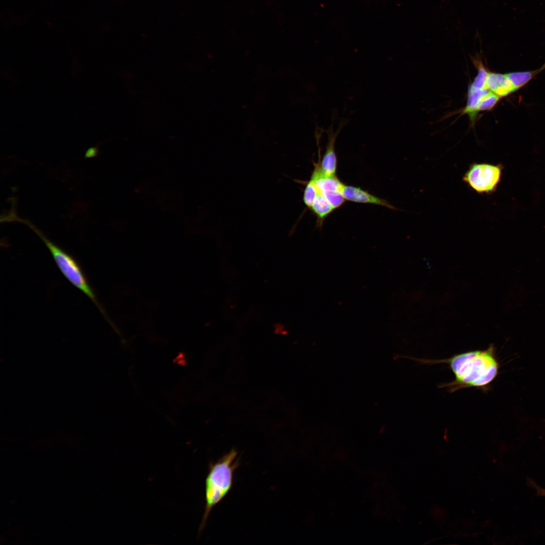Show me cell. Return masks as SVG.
Here are the masks:
<instances>
[{"label":"cell","mask_w":545,"mask_h":545,"mask_svg":"<svg viewBox=\"0 0 545 545\" xmlns=\"http://www.w3.org/2000/svg\"><path fill=\"white\" fill-rule=\"evenodd\" d=\"M311 180L314 182L318 193L326 199L334 209L340 207L345 203L346 200L342 193L345 184L336 175L326 176L323 175L316 180Z\"/></svg>","instance_id":"obj_5"},{"label":"cell","mask_w":545,"mask_h":545,"mask_svg":"<svg viewBox=\"0 0 545 545\" xmlns=\"http://www.w3.org/2000/svg\"><path fill=\"white\" fill-rule=\"evenodd\" d=\"M424 364L445 363L454 375L452 382L442 384L451 393L469 388L485 391L498 374L499 364L495 348L490 345L486 350L470 351L455 354L444 359H417Z\"/></svg>","instance_id":"obj_1"},{"label":"cell","mask_w":545,"mask_h":545,"mask_svg":"<svg viewBox=\"0 0 545 545\" xmlns=\"http://www.w3.org/2000/svg\"><path fill=\"white\" fill-rule=\"evenodd\" d=\"M317 218L318 227H321L324 220L334 210L330 203L319 193L315 197L310 209Z\"/></svg>","instance_id":"obj_9"},{"label":"cell","mask_w":545,"mask_h":545,"mask_svg":"<svg viewBox=\"0 0 545 545\" xmlns=\"http://www.w3.org/2000/svg\"><path fill=\"white\" fill-rule=\"evenodd\" d=\"M501 173L500 165L474 162L470 165L462 180L476 193L489 194L496 189Z\"/></svg>","instance_id":"obj_4"},{"label":"cell","mask_w":545,"mask_h":545,"mask_svg":"<svg viewBox=\"0 0 545 545\" xmlns=\"http://www.w3.org/2000/svg\"><path fill=\"white\" fill-rule=\"evenodd\" d=\"M485 87L499 97L505 96L515 90L506 74L488 72Z\"/></svg>","instance_id":"obj_8"},{"label":"cell","mask_w":545,"mask_h":545,"mask_svg":"<svg viewBox=\"0 0 545 545\" xmlns=\"http://www.w3.org/2000/svg\"><path fill=\"white\" fill-rule=\"evenodd\" d=\"M318 193V191L314 182L309 180L306 183L303 195V202L308 208L310 209Z\"/></svg>","instance_id":"obj_11"},{"label":"cell","mask_w":545,"mask_h":545,"mask_svg":"<svg viewBox=\"0 0 545 545\" xmlns=\"http://www.w3.org/2000/svg\"><path fill=\"white\" fill-rule=\"evenodd\" d=\"M537 494L538 495L545 496V489L536 487Z\"/></svg>","instance_id":"obj_13"},{"label":"cell","mask_w":545,"mask_h":545,"mask_svg":"<svg viewBox=\"0 0 545 545\" xmlns=\"http://www.w3.org/2000/svg\"><path fill=\"white\" fill-rule=\"evenodd\" d=\"M544 67L534 71L513 72L507 74L506 75L511 82L514 90H516L526 84L537 72H539L542 69L544 68Z\"/></svg>","instance_id":"obj_10"},{"label":"cell","mask_w":545,"mask_h":545,"mask_svg":"<svg viewBox=\"0 0 545 545\" xmlns=\"http://www.w3.org/2000/svg\"><path fill=\"white\" fill-rule=\"evenodd\" d=\"M342 193L346 200L360 203L379 205L392 209H396L385 199L373 195L360 187L344 185Z\"/></svg>","instance_id":"obj_7"},{"label":"cell","mask_w":545,"mask_h":545,"mask_svg":"<svg viewBox=\"0 0 545 545\" xmlns=\"http://www.w3.org/2000/svg\"><path fill=\"white\" fill-rule=\"evenodd\" d=\"M15 221L25 224L37 234L49 250L56 263L63 275L72 285L82 291L94 303L107 321L112 325V322L98 302L93 290L76 260L72 255L49 240L38 228L28 220L22 219L17 216L15 218Z\"/></svg>","instance_id":"obj_3"},{"label":"cell","mask_w":545,"mask_h":545,"mask_svg":"<svg viewBox=\"0 0 545 545\" xmlns=\"http://www.w3.org/2000/svg\"><path fill=\"white\" fill-rule=\"evenodd\" d=\"M500 97L492 91L484 96L479 101L476 112L478 114L480 111L492 109L498 102Z\"/></svg>","instance_id":"obj_12"},{"label":"cell","mask_w":545,"mask_h":545,"mask_svg":"<svg viewBox=\"0 0 545 545\" xmlns=\"http://www.w3.org/2000/svg\"><path fill=\"white\" fill-rule=\"evenodd\" d=\"M240 465L238 453L234 449L215 462L209 464L205 481V506L199 528L204 529L212 509L229 493L233 484L234 475Z\"/></svg>","instance_id":"obj_2"},{"label":"cell","mask_w":545,"mask_h":545,"mask_svg":"<svg viewBox=\"0 0 545 545\" xmlns=\"http://www.w3.org/2000/svg\"><path fill=\"white\" fill-rule=\"evenodd\" d=\"M346 124L347 120H342L337 130L334 132L333 124L332 123L330 128L326 131L328 143L322 158L320 160L321 172L324 176L336 175L337 167V158L335 149L336 140L340 131Z\"/></svg>","instance_id":"obj_6"}]
</instances>
